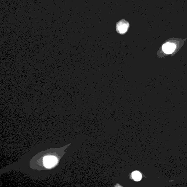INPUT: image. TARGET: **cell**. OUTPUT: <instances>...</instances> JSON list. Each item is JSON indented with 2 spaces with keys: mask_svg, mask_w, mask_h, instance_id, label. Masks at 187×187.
Instances as JSON below:
<instances>
[{
  "mask_svg": "<svg viewBox=\"0 0 187 187\" xmlns=\"http://www.w3.org/2000/svg\"><path fill=\"white\" fill-rule=\"evenodd\" d=\"M132 177L135 181H139L142 178V174L139 171H134L132 173Z\"/></svg>",
  "mask_w": 187,
  "mask_h": 187,
  "instance_id": "4",
  "label": "cell"
},
{
  "mask_svg": "<svg viewBox=\"0 0 187 187\" xmlns=\"http://www.w3.org/2000/svg\"><path fill=\"white\" fill-rule=\"evenodd\" d=\"M129 27V24L124 20L120 21L116 25V30L120 34H124L127 31Z\"/></svg>",
  "mask_w": 187,
  "mask_h": 187,
  "instance_id": "2",
  "label": "cell"
},
{
  "mask_svg": "<svg viewBox=\"0 0 187 187\" xmlns=\"http://www.w3.org/2000/svg\"><path fill=\"white\" fill-rule=\"evenodd\" d=\"M58 161L57 158L54 156H46L44 159V163L46 168H50L54 166Z\"/></svg>",
  "mask_w": 187,
  "mask_h": 187,
  "instance_id": "1",
  "label": "cell"
},
{
  "mask_svg": "<svg viewBox=\"0 0 187 187\" xmlns=\"http://www.w3.org/2000/svg\"><path fill=\"white\" fill-rule=\"evenodd\" d=\"M176 49V45L172 42H167L163 45V51L166 54H171L175 51Z\"/></svg>",
  "mask_w": 187,
  "mask_h": 187,
  "instance_id": "3",
  "label": "cell"
}]
</instances>
